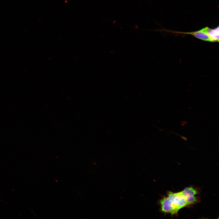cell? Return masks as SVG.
Instances as JSON below:
<instances>
[{
  "mask_svg": "<svg viewBox=\"0 0 219 219\" xmlns=\"http://www.w3.org/2000/svg\"><path fill=\"white\" fill-rule=\"evenodd\" d=\"M198 193V190L192 186L186 187L179 192L169 191L158 201L160 210L165 214L177 215L182 209L197 203Z\"/></svg>",
  "mask_w": 219,
  "mask_h": 219,
  "instance_id": "1",
  "label": "cell"
},
{
  "mask_svg": "<svg viewBox=\"0 0 219 219\" xmlns=\"http://www.w3.org/2000/svg\"><path fill=\"white\" fill-rule=\"evenodd\" d=\"M167 32L176 33L183 34L191 35L196 38L201 40L211 42L212 41L208 34L204 31L203 28L198 31L187 32L174 31L165 30Z\"/></svg>",
  "mask_w": 219,
  "mask_h": 219,
  "instance_id": "2",
  "label": "cell"
},
{
  "mask_svg": "<svg viewBox=\"0 0 219 219\" xmlns=\"http://www.w3.org/2000/svg\"><path fill=\"white\" fill-rule=\"evenodd\" d=\"M204 31L209 36L212 42L219 41V26L214 29H211L208 27L203 28Z\"/></svg>",
  "mask_w": 219,
  "mask_h": 219,
  "instance_id": "3",
  "label": "cell"
}]
</instances>
